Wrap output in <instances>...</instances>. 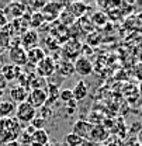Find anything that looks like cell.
Wrapping results in <instances>:
<instances>
[{
	"label": "cell",
	"mask_w": 142,
	"mask_h": 146,
	"mask_svg": "<svg viewBox=\"0 0 142 146\" xmlns=\"http://www.w3.org/2000/svg\"><path fill=\"white\" fill-rule=\"evenodd\" d=\"M23 129L16 118H0V145H6L11 141H17Z\"/></svg>",
	"instance_id": "cell-1"
},
{
	"label": "cell",
	"mask_w": 142,
	"mask_h": 146,
	"mask_svg": "<svg viewBox=\"0 0 142 146\" xmlns=\"http://www.w3.org/2000/svg\"><path fill=\"white\" fill-rule=\"evenodd\" d=\"M66 9V3H59V1H47V4L44 6V9L41 10L42 16L45 18L47 23L56 21L61 13Z\"/></svg>",
	"instance_id": "cell-2"
},
{
	"label": "cell",
	"mask_w": 142,
	"mask_h": 146,
	"mask_svg": "<svg viewBox=\"0 0 142 146\" xmlns=\"http://www.w3.org/2000/svg\"><path fill=\"white\" fill-rule=\"evenodd\" d=\"M6 17L9 18V21H13V20H18V18H23L27 14V6L24 1H10L6 4V7L3 9Z\"/></svg>",
	"instance_id": "cell-3"
},
{
	"label": "cell",
	"mask_w": 142,
	"mask_h": 146,
	"mask_svg": "<svg viewBox=\"0 0 142 146\" xmlns=\"http://www.w3.org/2000/svg\"><path fill=\"white\" fill-rule=\"evenodd\" d=\"M37 117V110L30 103H21L16 110V119L21 124H31V121Z\"/></svg>",
	"instance_id": "cell-4"
},
{
	"label": "cell",
	"mask_w": 142,
	"mask_h": 146,
	"mask_svg": "<svg viewBox=\"0 0 142 146\" xmlns=\"http://www.w3.org/2000/svg\"><path fill=\"white\" fill-rule=\"evenodd\" d=\"M55 70H56V63H55V59L51 56H45L35 66V73L42 79L51 77Z\"/></svg>",
	"instance_id": "cell-5"
},
{
	"label": "cell",
	"mask_w": 142,
	"mask_h": 146,
	"mask_svg": "<svg viewBox=\"0 0 142 146\" xmlns=\"http://www.w3.org/2000/svg\"><path fill=\"white\" fill-rule=\"evenodd\" d=\"M9 59L11 62V65L23 68L28 63V58H27V51L23 46H11L9 49Z\"/></svg>",
	"instance_id": "cell-6"
},
{
	"label": "cell",
	"mask_w": 142,
	"mask_h": 146,
	"mask_svg": "<svg viewBox=\"0 0 142 146\" xmlns=\"http://www.w3.org/2000/svg\"><path fill=\"white\" fill-rule=\"evenodd\" d=\"M48 101V93L47 89H35V90H31L28 93V98H27V103H30L34 108H41L47 104Z\"/></svg>",
	"instance_id": "cell-7"
},
{
	"label": "cell",
	"mask_w": 142,
	"mask_h": 146,
	"mask_svg": "<svg viewBox=\"0 0 142 146\" xmlns=\"http://www.w3.org/2000/svg\"><path fill=\"white\" fill-rule=\"evenodd\" d=\"M20 41H21V46L25 51H30V49L35 48V46H38V41H39L38 31L30 28L28 31H25L23 35L20 36Z\"/></svg>",
	"instance_id": "cell-8"
},
{
	"label": "cell",
	"mask_w": 142,
	"mask_h": 146,
	"mask_svg": "<svg viewBox=\"0 0 142 146\" xmlns=\"http://www.w3.org/2000/svg\"><path fill=\"white\" fill-rule=\"evenodd\" d=\"M93 124H90L89 121H85V119H79L73 124V128H72V132L77 136H80L82 139L85 141H89V136H90V132L93 129Z\"/></svg>",
	"instance_id": "cell-9"
},
{
	"label": "cell",
	"mask_w": 142,
	"mask_h": 146,
	"mask_svg": "<svg viewBox=\"0 0 142 146\" xmlns=\"http://www.w3.org/2000/svg\"><path fill=\"white\" fill-rule=\"evenodd\" d=\"M73 66H75V73H77L82 77H86V76L91 74V72H93V63L85 56H79L75 60Z\"/></svg>",
	"instance_id": "cell-10"
},
{
	"label": "cell",
	"mask_w": 142,
	"mask_h": 146,
	"mask_svg": "<svg viewBox=\"0 0 142 146\" xmlns=\"http://www.w3.org/2000/svg\"><path fill=\"white\" fill-rule=\"evenodd\" d=\"M66 10L71 11V14L75 18H82L89 10V4L85 1H73V3L66 4Z\"/></svg>",
	"instance_id": "cell-11"
},
{
	"label": "cell",
	"mask_w": 142,
	"mask_h": 146,
	"mask_svg": "<svg viewBox=\"0 0 142 146\" xmlns=\"http://www.w3.org/2000/svg\"><path fill=\"white\" fill-rule=\"evenodd\" d=\"M28 93L30 91L27 90L25 87H23V86H14V87H11L10 89V98H11V101L16 104H21V103H25L27 101V98H28Z\"/></svg>",
	"instance_id": "cell-12"
},
{
	"label": "cell",
	"mask_w": 142,
	"mask_h": 146,
	"mask_svg": "<svg viewBox=\"0 0 142 146\" xmlns=\"http://www.w3.org/2000/svg\"><path fill=\"white\" fill-rule=\"evenodd\" d=\"M73 91V100L77 103V101H83L87 96H89V86L85 80H79L75 87L72 89Z\"/></svg>",
	"instance_id": "cell-13"
},
{
	"label": "cell",
	"mask_w": 142,
	"mask_h": 146,
	"mask_svg": "<svg viewBox=\"0 0 142 146\" xmlns=\"http://www.w3.org/2000/svg\"><path fill=\"white\" fill-rule=\"evenodd\" d=\"M1 74L7 82L16 80V79H20V76L23 74V68H18L14 65H4L1 68Z\"/></svg>",
	"instance_id": "cell-14"
},
{
	"label": "cell",
	"mask_w": 142,
	"mask_h": 146,
	"mask_svg": "<svg viewBox=\"0 0 142 146\" xmlns=\"http://www.w3.org/2000/svg\"><path fill=\"white\" fill-rule=\"evenodd\" d=\"M47 56L45 54V49L44 48H41V46H35V48H33V49H30V51H27V58H28V63H31V65H38L44 58Z\"/></svg>",
	"instance_id": "cell-15"
},
{
	"label": "cell",
	"mask_w": 142,
	"mask_h": 146,
	"mask_svg": "<svg viewBox=\"0 0 142 146\" xmlns=\"http://www.w3.org/2000/svg\"><path fill=\"white\" fill-rule=\"evenodd\" d=\"M47 143H49L48 132L45 129L34 131V133L31 135V146H45Z\"/></svg>",
	"instance_id": "cell-16"
},
{
	"label": "cell",
	"mask_w": 142,
	"mask_h": 146,
	"mask_svg": "<svg viewBox=\"0 0 142 146\" xmlns=\"http://www.w3.org/2000/svg\"><path fill=\"white\" fill-rule=\"evenodd\" d=\"M56 72L59 73L61 76H71L75 73V66L71 60H65V59H61L58 63H56Z\"/></svg>",
	"instance_id": "cell-17"
},
{
	"label": "cell",
	"mask_w": 142,
	"mask_h": 146,
	"mask_svg": "<svg viewBox=\"0 0 142 146\" xmlns=\"http://www.w3.org/2000/svg\"><path fill=\"white\" fill-rule=\"evenodd\" d=\"M17 106L13 101H1L0 103V118H10L13 112H16Z\"/></svg>",
	"instance_id": "cell-18"
},
{
	"label": "cell",
	"mask_w": 142,
	"mask_h": 146,
	"mask_svg": "<svg viewBox=\"0 0 142 146\" xmlns=\"http://www.w3.org/2000/svg\"><path fill=\"white\" fill-rule=\"evenodd\" d=\"M107 138V131L104 129V127L101 125H94L91 132H90L89 141H93V142H101L103 139Z\"/></svg>",
	"instance_id": "cell-19"
},
{
	"label": "cell",
	"mask_w": 142,
	"mask_h": 146,
	"mask_svg": "<svg viewBox=\"0 0 142 146\" xmlns=\"http://www.w3.org/2000/svg\"><path fill=\"white\" fill-rule=\"evenodd\" d=\"M107 23H108V17H107V13H104L103 10H97L96 13H93V16H91V24L93 25L104 27Z\"/></svg>",
	"instance_id": "cell-20"
},
{
	"label": "cell",
	"mask_w": 142,
	"mask_h": 146,
	"mask_svg": "<svg viewBox=\"0 0 142 146\" xmlns=\"http://www.w3.org/2000/svg\"><path fill=\"white\" fill-rule=\"evenodd\" d=\"M44 23H47V21H45V18H44L41 11H33V13L30 14V28H31V30L39 28Z\"/></svg>",
	"instance_id": "cell-21"
},
{
	"label": "cell",
	"mask_w": 142,
	"mask_h": 146,
	"mask_svg": "<svg viewBox=\"0 0 142 146\" xmlns=\"http://www.w3.org/2000/svg\"><path fill=\"white\" fill-rule=\"evenodd\" d=\"M86 142H87V141L82 139L80 136L75 135L73 132H71V133H66V135H65V143H66L68 146H83Z\"/></svg>",
	"instance_id": "cell-22"
},
{
	"label": "cell",
	"mask_w": 142,
	"mask_h": 146,
	"mask_svg": "<svg viewBox=\"0 0 142 146\" xmlns=\"http://www.w3.org/2000/svg\"><path fill=\"white\" fill-rule=\"evenodd\" d=\"M11 39H13V36L10 35L9 33L0 30V49L1 51L10 49L11 48Z\"/></svg>",
	"instance_id": "cell-23"
},
{
	"label": "cell",
	"mask_w": 142,
	"mask_h": 146,
	"mask_svg": "<svg viewBox=\"0 0 142 146\" xmlns=\"http://www.w3.org/2000/svg\"><path fill=\"white\" fill-rule=\"evenodd\" d=\"M58 20H61L63 25H71V24H73V21H75L76 18L71 14V11H68V10L65 9V10L61 13V16H59V18H58Z\"/></svg>",
	"instance_id": "cell-24"
},
{
	"label": "cell",
	"mask_w": 142,
	"mask_h": 146,
	"mask_svg": "<svg viewBox=\"0 0 142 146\" xmlns=\"http://www.w3.org/2000/svg\"><path fill=\"white\" fill-rule=\"evenodd\" d=\"M59 100L63 101L65 104H68L69 101H72L73 100V91H72V89H62L59 91Z\"/></svg>",
	"instance_id": "cell-25"
},
{
	"label": "cell",
	"mask_w": 142,
	"mask_h": 146,
	"mask_svg": "<svg viewBox=\"0 0 142 146\" xmlns=\"http://www.w3.org/2000/svg\"><path fill=\"white\" fill-rule=\"evenodd\" d=\"M47 124H48V121H45L44 118H41V117H35V118L31 121V124H30V125L34 128L35 131H39V129H45Z\"/></svg>",
	"instance_id": "cell-26"
},
{
	"label": "cell",
	"mask_w": 142,
	"mask_h": 146,
	"mask_svg": "<svg viewBox=\"0 0 142 146\" xmlns=\"http://www.w3.org/2000/svg\"><path fill=\"white\" fill-rule=\"evenodd\" d=\"M39 117H41V118H44L45 121L51 119V118L53 117L52 108H51L49 106H44V107H41V108H39Z\"/></svg>",
	"instance_id": "cell-27"
},
{
	"label": "cell",
	"mask_w": 142,
	"mask_h": 146,
	"mask_svg": "<svg viewBox=\"0 0 142 146\" xmlns=\"http://www.w3.org/2000/svg\"><path fill=\"white\" fill-rule=\"evenodd\" d=\"M9 23H10V21H9V18L6 17V14H4L3 9H0V27L3 28V27H6Z\"/></svg>",
	"instance_id": "cell-28"
},
{
	"label": "cell",
	"mask_w": 142,
	"mask_h": 146,
	"mask_svg": "<svg viewBox=\"0 0 142 146\" xmlns=\"http://www.w3.org/2000/svg\"><path fill=\"white\" fill-rule=\"evenodd\" d=\"M134 73H135V76L142 82V63H138V65L134 68Z\"/></svg>",
	"instance_id": "cell-29"
},
{
	"label": "cell",
	"mask_w": 142,
	"mask_h": 146,
	"mask_svg": "<svg viewBox=\"0 0 142 146\" xmlns=\"http://www.w3.org/2000/svg\"><path fill=\"white\" fill-rule=\"evenodd\" d=\"M6 86H7V80L3 77V74L0 73V90H3V89H6Z\"/></svg>",
	"instance_id": "cell-30"
},
{
	"label": "cell",
	"mask_w": 142,
	"mask_h": 146,
	"mask_svg": "<svg viewBox=\"0 0 142 146\" xmlns=\"http://www.w3.org/2000/svg\"><path fill=\"white\" fill-rule=\"evenodd\" d=\"M137 56L139 59V63H142V44H139L138 48H137Z\"/></svg>",
	"instance_id": "cell-31"
},
{
	"label": "cell",
	"mask_w": 142,
	"mask_h": 146,
	"mask_svg": "<svg viewBox=\"0 0 142 146\" xmlns=\"http://www.w3.org/2000/svg\"><path fill=\"white\" fill-rule=\"evenodd\" d=\"M3 146H21V143L18 141H11V142H9V143H6V145H3Z\"/></svg>",
	"instance_id": "cell-32"
},
{
	"label": "cell",
	"mask_w": 142,
	"mask_h": 146,
	"mask_svg": "<svg viewBox=\"0 0 142 146\" xmlns=\"http://www.w3.org/2000/svg\"><path fill=\"white\" fill-rule=\"evenodd\" d=\"M138 90H139V96L142 97V82L139 83V87H138Z\"/></svg>",
	"instance_id": "cell-33"
},
{
	"label": "cell",
	"mask_w": 142,
	"mask_h": 146,
	"mask_svg": "<svg viewBox=\"0 0 142 146\" xmlns=\"http://www.w3.org/2000/svg\"><path fill=\"white\" fill-rule=\"evenodd\" d=\"M1 96H3V90H0V103H1Z\"/></svg>",
	"instance_id": "cell-34"
},
{
	"label": "cell",
	"mask_w": 142,
	"mask_h": 146,
	"mask_svg": "<svg viewBox=\"0 0 142 146\" xmlns=\"http://www.w3.org/2000/svg\"><path fill=\"white\" fill-rule=\"evenodd\" d=\"M107 146H117L115 143H110V145H107Z\"/></svg>",
	"instance_id": "cell-35"
},
{
	"label": "cell",
	"mask_w": 142,
	"mask_h": 146,
	"mask_svg": "<svg viewBox=\"0 0 142 146\" xmlns=\"http://www.w3.org/2000/svg\"><path fill=\"white\" fill-rule=\"evenodd\" d=\"M45 146H53V145H52V143H47Z\"/></svg>",
	"instance_id": "cell-36"
},
{
	"label": "cell",
	"mask_w": 142,
	"mask_h": 146,
	"mask_svg": "<svg viewBox=\"0 0 142 146\" xmlns=\"http://www.w3.org/2000/svg\"><path fill=\"white\" fill-rule=\"evenodd\" d=\"M141 145H142V136H141Z\"/></svg>",
	"instance_id": "cell-37"
},
{
	"label": "cell",
	"mask_w": 142,
	"mask_h": 146,
	"mask_svg": "<svg viewBox=\"0 0 142 146\" xmlns=\"http://www.w3.org/2000/svg\"><path fill=\"white\" fill-rule=\"evenodd\" d=\"M141 111H142V106H141Z\"/></svg>",
	"instance_id": "cell-38"
},
{
	"label": "cell",
	"mask_w": 142,
	"mask_h": 146,
	"mask_svg": "<svg viewBox=\"0 0 142 146\" xmlns=\"http://www.w3.org/2000/svg\"><path fill=\"white\" fill-rule=\"evenodd\" d=\"M0 30H1V27H0Z\"/></svg>",
	"instance_id": "cell-39"
}]
</instances>
